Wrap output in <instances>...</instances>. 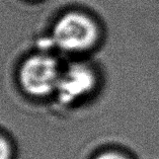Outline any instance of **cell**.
<instances>
[{
	"label": "cell",
	"instance_id": "obj_2",
	"mask_svg": "<svg viewBox=\"0 0 159 159\" xmlns=\"http://www.w3.org/2000/svg\"><path fill=\"white\" fill-rule=\"evenodd\" d=\"M102 78L98 66L79 58L62 70L55 92L57 99L68 107L88 102L98 94Z\"/></svg>",
	"mask_w": 159,
	"mask_h": 159
},
{
	"label": "cell",
	"instance_id": "obj_1",
	"mask_svg": "<svg viewBox=\"0 0 159 159\" xmlns=\"http://www.w3.org/2000/svg\"><path fill=\"white\" fill-rule=\"evenodd\" d=\"M106 37L102 20L91 11L74 8L63 12L53 25V47L72 56L84 58L94 53Z\"/></svg>",
	"mask_w": 159,
	"mask_h": 159
},
{
	"label": "cell",
	"instance_id": "obj_5",
	"mask_svg": "<svg viewBox=\"0 0 159 159\" xmlns=\"http://www.w3.org/2000/svg\"><path fill=\"white\" fill-rule=\"evenodd\" d=\"M11 150L9 143L3 136L0 135V159H9Z\"/></svg>",
	"mask_w": 159,
	"mask_h": 159
},
{
	"label": "cell",
	"instance_id": "obj_3",
	"mask_svg": "<svg viewBox=\"0 0 159 159\" xmlns=\"http://www.w3.org/2000/svg\"><path fill=\"white\" fill-rule=\"evenodd\" d=\"M63 68L55 57L37 53L22 62L18 70V82L26 94L45 98L55 94Z\"/></svg>",
	"mask_w": 159,
	"mask_h": 159
},
{
	"label": "cell",
	"instance_id": "obj_4",
	"mask_svg": "<svg viewBox=\"0 0 159 159\" xmlns=\"http://www.w3.org/2000/svg\"><path fill=\"white\" fill-rule=\"evenodd\" d=\"M92 159H132L127 153L117 149H106L98 152Z\"/></svg>",
	"mask_w": 159,
	"mask_h": 159
}]
</instances>
